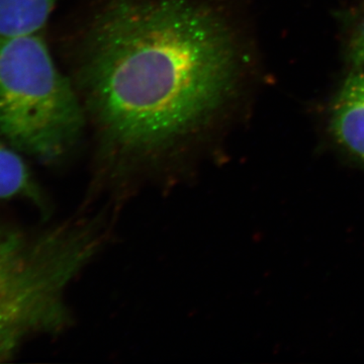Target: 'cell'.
<instances>
[{
	"mask_svg": "<svg viewBox=\"0 0 364 364\" xmlns=\"http://www.w3.org/2000/svg\"><path fill=\"white\" fill-rule=\"evenodd\" d=\"M239 61L215 0H105L79 55L95 130L80 210L102 203L117 214L144 189L193 178L236 93Z\"/></svg>",
	"mask_w": 364,
	"mask_h": 364,
	"instance_id": "6da1fadb",
	"label": "cell"
},
{
	"mask_svg": "<svg viewBox=\"0 0 364 364\" xmlns=\"http://www.w3.org/2000/svg\"><path fill=\"white\" fill-rule=\"evenodd\" d=\"M114 217L107 207L78 210L41 229L9 226L0 236V363L72 327L67 293L112 243Z\"/></svg>",
	"mask_w": 364,
	"mask_h": 364,
	"instance_id": "7a4b0ae2",
	"label": "cell"
},
{
	"mask_svg": "<svg viewBox=\"0 0 364 364\" xmlns=\"http://www.w3.org/2000/svg\"><path fill=\"white\" fill-rule=\"evenodd\" d=\"M86 116L73 86L38 33L0 41V139L21 155L57 165L81 138Z\"/></svg>",
	"mask_w": 364,
	"mask_h": 364,
	"instance_id": "3957f363",
	"label": "cell"
},
{
	"mask_svg": "<svg viewBox=\"0 0 364 364\" xmlns=\"http://www.w3.org/2000/svg\"><path fill=\"white\" fill-rule=\"evenodd\" d=\"M331 130L337 142L364 163V70L352 74L339 91L333 105Z\"/></svg>",
	"mask_w": 364,
	"mask_h": 364,
	"instance_id": "277c9868",
	"label": "cell"
},
{
	"mask_svg": "<svg viewBox=\"0 0 364 364\" xmlns=\"http://www.w3.org/2000/svg\"><path fill=\"white\" fill-rule=\"evenodd\" d=\"M23 202L44 218L52 214L49 196L33 176L23 155L0 139V203Z\"/></svg>",
	"mask_w": 364,
	"mask_h": 364,
	"instance_id": "5b68a950",
	"label": "cell"
},
{
	"mask_svg": "<svg viewBox=\"0 0 364 364\" xmlns=\"http://www.w3.org/2000/svg\"><path fill=\"white\" fill-rule=\"evenodd\" d=\"M55 2L56 0H0V41L39 33Z\"/></svg>",
	"mask_w": 364,
	"mask_h": 364,
	"instance_id": "8992f818",
	"label": "cell"
},
{
	"mask_svg": "<svg viewBox=\"0 0 364 364\" xmlns=\"http://www.w3.org/2000/svg\"><path fill=\"white\" fill-rule=\"evenodd\" d=\"M350 58L358 67H364V18L356 28L350 45Z\"/></svg>",
	"mask_w": 364,
	"mask_h": 364,
	"instance_id": "52a82bcc",
	"label": "cell"
},
{
	"mask_svg": "<svg viewBox=\"0 0 364 364\" xmlns=\"http://www.w3.org/2000/svg\"><path fill=\"white\" fill-rule=\"evenodd\" d=\"M9 227V225H7L6 223L4 221V220L0 219V236L4 233V231H6Z\"/></svg>",
	"mask_w": 364,
	"mask_h": 364,
	"instance_id": "ba28073f",
	"label": "cell"
}]
</instances>
